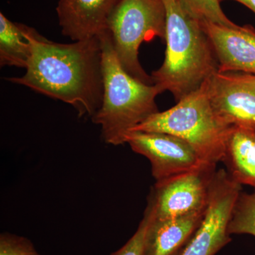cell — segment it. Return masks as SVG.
Here are the masks:
<instances>
[{"label":"cell","instance_id":"obj_1","mask_svg":"<svg viewBox=\"0 0 255 255\" xmlns=\"http://www.w3.org/2000/svg\"><path fill=\"white\" fill-rule=\"evenodd\" d=\"M7 80L73 106L80 117L92 119L103 100L100 37L65 44L42 36L33 42L25 75Z\"/></svg>","mask_w":255,"mask_h":255},{"label":"cell","instance_id":"obj_2","mask_svg":"<svg viewBox=\"0 0 255 255\" xmlns=\"http://www.w3.org/2000/svg\"><path fill=\"white\" fill-rule=\"evenodd\" d=\"M166 51L162 66L152 73L155 85L177 102L200 88L219 70V63L202 23L180 0H163Z\"/></svg>","mask_w":255,"mask_h":255},{"label":"cell","instance_id":"obj_3","mask_svg":"<svg viewBox=\"0 0 255 255\" xmlns=\"http://www.w3.org/2000/svg\"><path fill=\"white\" fill-rule=\"evenodd\" d=\"M98 36L102 49L103 100L92 121L100 126L106 143L124 145L129 132L159 112L155 99L162 92L157 85L144 83L124 70L109 30Z\"/></svg>","mask_w":255,"mask_h":255},{"label":"cell","instance_id":"obj_4","mask_svg":"<svg viewBox=\"0 0 255 255\" xmlns=\"http://www.w3.org/2000/svg\"><path fill=\"white\" fill-rule=\"evenodd\" d=\"M231 128L215 114L204 82L173 107L153 114L132 131L165 132L181 137L204 162L216 165L222 161Z\"/></svg>","mask_w":255,"mask_h":255},{"label":"cell","instance_id":"obj_5","mask_svg":"<svg viewBox=\"0 0 255 255\" xmlns=\"http://www.w3.org/2000/svg\"><path fill=\"white\" fill-rule=\"evenodd\" d=\"M114 51L124 70L134 78L155 85L138 59L140 45L156 37L164 39L166 9L163 0H120L108 24Z\"/></svg>","mask_w":255,"mask_h":255},{"label":"cell","instance_id":"obj_6","mask_svg":"<svg viewBox=\"0 0 255 255\" xmlns=\"http://www.w3.org/2000/svg\"><path fill=\"white\" fill-rule=\"evenodd\" d=\"M241 192V184L228 172L216 170L202 222L178 255H215L230 243L228 226Z\"/></svg>","mask_w":255,"mask_h":255},{"label":"cell","instance_id":"obj_7","mask_svg":"<svg viewBox=\"0 0 255 255\" xmlns=\"http://www.w3.org/2000/svg\"><path fill=\"white\" fill-rule=\"evenodd\" d=\"M216 165L204 164L199 168L156 182L147 205L157 219H172L204 211Z\"/></svg>","mask_w":255,"mask_h":255},{"label":"cell","instance_id":"obj_8","mask_svg":"<svg viewBox=\"0 0 255 255\" xmlns=\"http://www.w3.org/2000/svg\"><path fill=\"white\" fill-rule=\"evenodd\" d=\"M127 143L134 152L148 159L156 182L207 164L189 142L165 132L132 131L127 135Z\"/></svg>","mask_w":255,"mask_h":255},{"label":"cell","instance_id":"obj_9","mask_svg":"<svg viewBox=\"0 0 255 255\" xmlns=\"http://www.w3.org/2000/svg\"><path fill=\"white\" fill-rule=\"evenodd\" d=\"M205 84L213 110L223 123L255 129V75L216 72Z\"/></svg>","mask_w":255,"mask_h":255},{"label":"cell","instance_id":"obj_10","mask_svg":"<svg viewBox=\"0 0 255 255\" xmlns=\"http://www.w3.org/2000/svg\"><path fill=\"white\" fill-rule=\"evenodd\" d=\"M212 44L220 73L255 75V29L251 25L234 27L201 21Z\"/></svg>","mask_w":255,"mask_h":255},{"label":"cell","instance_id":"obj_11","mask_svg":"<svg viewBox=\"0 0 255 255\" xmlns=\"http://www.w3.org/2000/svg\"><path fill=\"white\" fill-rule=\"evenodd\" d=\"M120 0H60L58 21L64 36L73 41L100 36L108 30L109 21Z\"/></svg>","mask_w":255,"mask_h":255},{"label":"cell","instance_id":"obj_12","mask_svg":"<svg viewBox=\"0 0 255 255\" xmlns=\"http://www.w3.org/2000/svg\"><path fill=\"white\" fill-rule=\"evenodd\" d=\"M151 216L144 239L142 255H178L204 219L206 210L172 219Z\"/></svg>","mask_w":255,"mask_h":255},{"label":"cell","instance_id":"obj_13","mask_svg":"<svg viewBox=\"0 0 255 255\" xmlns=\"http://www.w3.org/2000/svg\"><path fill=\"white\" fill-rule=\"evenodd\" d=\"M223 162L228 173L239 183L255 189V130L233 127L228 135Z\"/></svg>","mask_w":255,"mask_h":255},{"label":"cell","instance_id":"obj_14","mask_svg":"<svg viewBox=\"0 0 255 255\" xmlns=\"http://www.w3.org/2000/svg\"><path fill=\"white\" fill-rule=\"evenodd\" d=\"M34 28L10 21L0 13V65L26 69L33 42L41 38Z\"/></svg>","mask_w":255,"mask_h":255},{"label":"cell","instance_id":"obj_15","mask_svg":"<svg viewBox=\"0 0 255 255\" xmlns=\"http://www.w3.org/2000/svg\"><path fill=\"white\" fill-rule=\"evenodd\" d=\"M228 233L249 234L255 237V191L240 194L228 226Z\"/></svg>","mask_w":255,"mask_h":255},{"label":"cell","instance_id":"obj_16","mask_svg":"<svg viewBox=\"0 0 255 255\" xmlns=\"http://www.w3.org/2000/svg\"><path fill=\"white\" fill-rule=\"evenodd\" d=\"M186 10L201 21H210L221 26L234 27L237 24L226 16L220 0H180Z\"/></svg>","mask_w":255,"mask_h":255},{"label":"cell","instance_id":"obj_17","mask_svg":"<svg viewBox=\"0 0 255 255\" xmlns=\"http://www.w3.org/2000/svg\"><path fill=\"white\" fill-rule=\"evenodd\" d=\"M0 255H41L28 238L10 233L0 235Z\"/></svg>","mask_w":255,"mask_h":255},{"label":"cell","instance_id":"obj_18","mask_svg":"<svg viewBox=\"0 0 255 255\" xmlns=\"http://www.w3.org/2000/svg\"><path fill=\"white\" fill-rule=\"evenodd\" d=\"M150 210L148 206H147L143 218L133 236L122 248L110 255H142L144 239H145L146 231L150 221Z\"/></svg>","mask_w":255,"mask_h":255},{"label":"cell","instance_id":"obj_19","mask_svg":"<svg viewBox=\"0 0 255 255\" xmlns=\"http://www.w3.org/2000/svg\"><path fill=\"white\" fill-rule=\"evenodd\" d=\"M220 1H222V0H220ZM233 1H238V2L245 5L255 14V0H233Z\"/></svg>","mask_w":255,"mask_h":255},{"label":"cell","instance_id":"obj_20","mask_svg":"<svg viewBox=\"0 0 255 255\" xmlns=\"http://www.w3.org/2000/svg\"></svg>","mask_w":255,"mask_h":255}]
</instances>
